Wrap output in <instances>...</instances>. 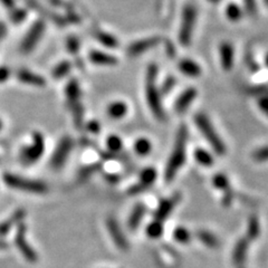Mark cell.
I'll use <instances>...</instances> for the list:
<instances>
[{
  "label": "cell",
  "instance_id": "8992f818",
  "mask_svg": "<svg viewBox=\"0 0 268 268\" xmlns=\"http://www.w3.org/2000/svg\"><path fill=\"white\" fill-rule=\"evenodd\" d=\"M46 145L45 137L40 132H34L30 144L24 146L20 151V162L25 165H31L42 158Z\"/></svg>",
  "mask_w": 268,
  "mask_h": 268
},
{
  "label": "cell",
  "instance_id": "603a6c76",
  "mask_svg": "<svg viewBox=\"0 0 268 268\" xmlns=\"http://www.w3.org/2000/svg\"><path fill=\"white\" fill-rule=\"evenodd\" d=\"M197 238L199 239V241L202 245H204L205 247L208 248H217L219 246V239L218 237L212 234L211 231L209 230H204V229H201V230H198L197 231Z\"/></svg>",
  "mask_w": 268,
  "mask_h": 268
},
{
  "label": "cell",
  "instance_id": "74e56055",
  "mask_svg": "<svg viewBox=\"0 0 268 268\" xmlns=\"http://www.w3.org/2000/svg\"><path fill=\"white\" fill-rule=\"evenodd\" d=\"M267 156H268V152H267L266 145L255 150V152L253 153V158L255 161H257V162H265V161L267 160Z\"/></svg>",
  "mask_w": 268,
  "mask_h": 268
},
{
  "label": "cell",
  "instance_id": "e575fe53",
  "mask_svg": "<svg viewBox=\"0 0 268 268\" xmlns=\"http://www.w3.org/2000/svg\"><path fill=\"white\" fill-rule=\"evenodd\" d=\"M123 142L118 135H110L106 138V147L111 153H119L122 150Z\"/></svg>",
  "mask_w": 268,
  "mask_h": 268
},
{
  "label": "cell",
  "instance_id": "4316f807",
  "mask_svg": "<svg viewBox=\"0 0 268 268\" xmlns=\"http://www.w3.org/2000/svg\"><path fill=\"white\" fill-rule=\"evenodd\" d=\"M194 156L197 162H198L200 165H202V167L209 168L214 163L213 155L210 153L209 151L202 149V147H198V149H196L194 152Z\"/></svg>",
  "mask_w": 268,
  "mask_h": 268
},
{
  "label": "cell",
  "instance_id": "3957f363",
  "mask_svg": "<svg viewBox=\"0 0 268 268\" xmlns=\"http://www.w3.org/2000/svg\"><path fill=\"white\" fill-rule=\"evenodd\" d=\"M194 122L196 127L199 129L200 133L202 134V136L208 141L210 146L212 147V150L218 155H225L227 151L225 142L219 136L218 132L213 128L211 121L209 120L208 116L204 113H197L194 118Z\"/></svg>",
  "mask_w": 268,
  "mask_h": 268
},
{
  "label": "cell",
  "instance_id": "c3c4849f",
  "mask_svg": "<svg viewBox=\"0 0 268 268\" xmlns=\"http://www.w3.org/2000/svg\"><path fill=\"white\" fill-rule=\"evenodd\" d=\"M208 1H209V2H211V3H213V4H217V3L220 2L221 0H208Z\"/></svg>",
  "mask_w": 268,
  "mask_h": 268
},
{
  "label": "cell",
  "instance_id": "52a82bcc",
  "mask_svg": "<svg viewBox=\"0 0 268 268\" xmlns=\"http://www.w3.org/2000/svg\"><path fill=\"white\" fill-rule=\"evenodd\" d=\"M73 147L74 140L70 136L65 135L61 138L53 152L51 161H49V164H51L53 170H60L64 167Z\"/></svg>",
  "mask_w": 268,
  "mask_h": 268
},
{
  "label": "cell",
  "instance_id": "f546056e",
  "mask_svg": "<svg viewBox=\"0 0 268 268\" xmlns=\"http://www.w3.org/2000/svg\"><path fill=\"white\" fill-rule=\"evenodd\" d=\"M261 234V223H259V220L257 216H250L248 219V223H247V238L249 241L250 240H255L257 237Z\"/></svg>",
  "mask_w": 268,
  "mask_h": 268
},
{
  "label": "cell",
  "instance_id": "bcb514c9",
  "mask_svg": "<svg viewBox=\"0 0 268 268\" xmlns=\"http://www.w3.org/2000/svg\"><path fill=\"white\" fill-rule=\"evenodd\" d=\"M25 16H26V11H24V10H17L16 15L13 16V19H15L16 22H20L21 20H24Z\"/></svg>",
  "mask_w": 268,
  "mask_h": 268
},
{
  "label": "cell",
  "instance_id": "d6a6232c",
  "mask_svg": "<svg viewBox=\"0 0 268 268\" xmlns=\"http://www.w3.org/2000/svg\"><path fill=\"white\" fill-rule=\"evenodd\" d=\"M212 185L216 189L220 191H226L230 188L229 179L226 176L225 173H217L212 177Z\"/></svg>",
  "mask_w": 268,
  "mask_h": 268
},
{
  "label": "cell",
  "instance_id": "ffe728a7",
  "mask_svg": "<svg viewBox=\"0 0 268 268\" xmlns=\"http://www.w3.org/2000/svg\"><path fill=\"white\" fill-rule=\"evenodd\" d=\"M65 96L67 100V105L69 107L79 103L80 96H82V91H80V86L77 79L71 78L67 83L65 87Z\"/></svg>",
  "mask_w": 268,
  "mask_h": 268
},
{
  "label": "cell",
  "instance_id": "cb8c5ba5",
  "mask_svg": "<svg viewBox=\"0 0 268 268\" xmlns=\"http://www.w3.org/2000/svg\"><path fill=\"white\" fill-rule=\"evenodd\" d=\"M94 36H95L97 42L100 44H102L103 46H105L107 48H111V49H114V48L119 47L118 38H116L115 36H113L112 34L107 33V31L97 30V31H95Z\"/></svg>",
  "mask_w": 268,
  "mask_h": 268
},
{
  "label": "cell",
  "instance_id": "8fae6325",
  "mask_svg": "<svg viewBox=\"0 0 268 268\" xmlns=\"http://www.w3.org/2000/svg\"><path fill=\"white\" fill-rule=\"evenodd\" d=\"M161 43V38L159 36H152V37H146L135 40L129 45L128 47V55L130 57H137L142 54L150 51V49L158 46Z\"/></svg>",
  "mask_w": 268,
  "mask_h": 268
},
{
  "label": "cell",
  "instance_id": "5bb4252c",
  "mask_svg": "<svg viewBox=\"0 0 268 268\" xmlns=\"http://www.w3.org/2000/svg\"><path fill=\"white\" fill-rule=\"evenodd\" d=\"M198 96V91L195 87H188L183 91L174 102V111L179 114L185 113Z\"/></svg>",
  "mask_w": 268,
  "mask_h": 268
},
{
  "label": "cell",
  "instance_id": "1f68e13d",
  "mask_svg": "<svg viewBox=\"0 0 268 268\" xmlns=\"http://www.w3.org/2000/svg\"><path fill=\"white\" fill-rule=\"evenodd\" d=\"M173 239L179 244L187 245L191 241V232L186 227L179 226L173 230Z\"/></svg>",
  "mask_w": 268,
  "mask_h": 268
},
{
  "label": "cell",
  "instance_id": "9a60e30c",
  "mask_svg": "<svg viewBox=\"0 0 268 268\" xmlns=\"http://www.w3.org/2000/svg\"><path fill=\"white\" fill-rule=\"evenodd\" d=\"M88 60L93 65L96 66L112 67L119 64V60L114 55L98 51V49H92V51L88 53Z\"/></svg>",
  "mask_w": 268,
  "mask_h": 268
},
{
  "label": "cell",
  "instance_id": "ba28073f",
  "mask_svg": "<svg viewBox=\"0 0 268 268\" xmlns=\"http://www.w3.org/2000/svg\"><path fill=\"white\" fill-rule=\"evenodd\" d=\"M15 245L19 250L20 254L24 256L28 263H36L38 261V255L35 252V249L31 247L27 239V227L24 222H20L17 226L16 234H15Z\"/></svg>",
  "mask_w": 268,
  "mask_h": 268
},
{
  "label": "cell",
  "instance_id": "8d00e7d4",
  "mask_svg": "<svg viewBox=\"0 0 268 268\" xmlns=\"http://www.w3.org/2000/svg\"><path fill=\"white\" fill-rule=\"evenodd\" d=\"M176 84H177L176 77H174V76H172V75L168 76V77L163 80L162 85L160 86L159 91H160L161 95H167V94L171 93L173 87L176 86Z\"/></svg>",
  "mask_w": 268,
  "mask_h": 268
},
{
  "label": "cell",
  "instance_id": "83f0119b",
  "mask_svg": "<svg viewBox=\"0 0 268 268\" xmlns=\"http://www.w3.org/2000/svg\"><path fill=\"white\" fill-rule=\"evenodd\" d=\"M152 143L146 137H138L133 144V149L135 153L140 156H146L151 153L152 151Z\"/></svg>",
  "mask_w": 268,
  "mask_h": 268
},
{
  "label": "cell",
  "instance_id": "277c9868",
  "mask_svg": "<svg viewBox=\"0 0 268 268\" xmlns=\"http://www.w3.org/2000/svg\"><path fill=\"white\" fill-rule=\"evenodd\" d=\"M3 181L8 187H10L11 189L29 192V194L43 195L48 191V187L45 182L24 178L21 176H18V174L4 173Z\"/></svg>",
  "mask_w": 268,
  "mask_h": 268
},
{
  "label": "cell",
  "instance_id": "e0dca14e",
  "mask_svg": "<svg viewBox=\"0 0 268 268\" xmlns=\"http://www.w3.org/2000/svg\"><path fill=\"white\" fill-rule=\"evenodd\" d=\"M17 78L19 82L30 85V86L44 87L46 85V79L42 75L33 73L29 69H20L17 71Z\"/></svg>",
  "mask_w": 268,
  "mask_h": 268
},
{
  "label": "cell",
  "instance_id": "6da1fadb",
  "mask_svg": "<svg viewBox=\"0 0 268 268\" xmlns=\"http://www.w3.org/2000/svg\"><path fill=\"white\" fill-rule=\"evenodd\" d=\"M189 137V131L185 124H181L178 129L176 142L172 150V153L165 165L164 171V180L165 182H171L176 178L177 173L179 172L183 164L186 162V151H187V142Z\"/></svg>",
  "mask_w": 268,
  "mask_h": 268
},
{
  "label": "cell",
  "instance_id": "7dc6e473",
  "mask_svg": "<svg viewBox=\"0 0 268 268\" xmlns=\"http://www.w3.org/2000/svg\"><path fill=\"white\" fill-rule=\"evenodd\" d=\"M8 243H6L2 238H0V249H6L8 248Z\"/></svg>",
  "mask_w": 268,
  "mask_h": 268
},
{
  "label": "cell",
  "instance_id": "7a4b0ae2",
  "mask_svg": "<svg viewBox=\"0 0 268 268\" xmlns=\"http://www.w3.org/2000/svg\"><path fill=\"white\" fill-rule=\"evenodd\" d=\"M158 66L150 64L147 66L145 75V97L146 103L152 114L159 121L165 120V112L161 101V94L158 85H156V76H158Z\"/></svg>",
  "mask_w": 268,
  "mask_h": 268
},
{
  "label": "cell",
  "instance_id": "d4e9b609",
  "mask_svg": "<svg viewBox=\"0 0 268 268\" xmlns=\"http://www.w3.org/2000/svg\"><path fill=\"white\" fill-rule=\"evenodd\" d=\"M156 178H158V172H156V170L153 167H147L143 169L140 172V176H138V183H141L143 187L149 189V188L155 182Z\"/></svg>",
  "mask_w": 268,
  "mask_h": 268
},
{
  "label": "cell",
  "instance_id": "7c38bea8",
  "mask_svg": "<svg viewBox=\"0 0 268 268\" xmlns=\"http://www.w3.org/2000/svg\"><path fill=\"white\" fill-rule=\"evenodd\" d=\"M181 200V195L179 192L173 194L169 198H164L159 202L158 207H156L154 211V219L159 221H164L165 219L169 218L170 214L172 213V211L176 208V205L180 202Z\"/></svg>",
  "mask_w": 268,
  "mask_h": 268
},
{
  "label": "cell",
  "instance_id": "d6986e66",
  "mask_svg": "<svg viewBox=\"0 0 268 268\" xmlns=\"http://www.w3.org/2000/svg\"><path fill=\"white\" fill-rule=\"evenodd\" d=\"M25 216H26L25 210L18 209L8 219L3 220L2 222H0V238H2V237L6 236L13 227L18 226L20 222H22Z\"/></svg>",
  "mask_w": 268,
  "mask_h": 268
},
{
  "label": "cell",
  "instance_id": "f1b7e54d",
  "mask_svg": "<svg viewBox=\"0 0 268 268\" xmlns=\"http://www.w3.org/2000/svg\"><path fill=\"white\" fill-rule=\"evenodd\" d=\"M163 231H164L163 222L155 220V219L153 221H151L145 228V234L151 239H159L160 237H162Z\"/></svg>",
  "mask_w": 268,
  "mask_h": 268
},
{
  "label": "cell",
  "instance_id": "60d3db41",
  "mask_svg": "<svg viewBox=\"0 0 268 268\" xmlns=\"http://www.w3.org/2000/svg\"><path fill=\"white\" fill-rule=\"evenodd\" d=\"M234 199H235V194H234V190H232L231 188L227 189L226 191H223V197H222L221 202L223 205H225V207H229V205H231Z\"/></svg>",
  "mask_w": 268,
  "mask_h": 268
},
{
  "label": "cell",
  "instance_id": "ac0fdd59",
  "mask_svg": "<svg viewBox=\"0 0 268 268\" xmlns=\"http://www.w3.org/2000/svg\"><path fill=\"white\" fill-rule=\"evenodd\" d=\"M178 68L183 75L191 78L199 77V76L202 74L201 66L196 61L191 60V58H182V60L179 62Z\"/></svg>",
  "mask_w": 268,
  "mask_h": 268
},
{
  "label": "cell",
  "instance_id": "681fc988",
  "mask_svg": "<svg viewBox=\"0 0 268 268\" xmlns=\"http://www.w3.org/2000/svg\"><path fill=\"white\" fill-rule=\"evenodd\" d=\"M2 125H3V124H2V121H1V120H0V130H1V129H2Z\"/></svg>",
  "mask_w": 268,
  "mask_h": 268
},
{
  "label": "cell",
  "instance_id": "30bf717a",
  "mask_svg": "<svg viewBox=\"0 0 268 268\" xmlns=\"http://www.w3.org/2000/svg\"><path fill=\"white\" fill-rule=\"evenodd\" d=\"M106 228L109 230V234L113 240L114 245L122 252H128L130 249V243L127 238V236L123 234L122 229L119 225V222L113 217L106 219Z\"/></svg>",
  "mask_w": 268,
  "mask_h": 268
},
{
  "label": "cell",
  "instance_id": "4fadbf2b",
  "mask_svg": "<svg viewBox=\"0 0 268 268\" xmlns=\"http://www.w3.org/2000/svg\"><path fill=\"white\" fill-rule=\"evenodd\" d=\"M219 60L221 68L226 71L232 69L235 64V47L230 42H222L219 46Z\"/></svg>",
  "mask_w": 268,
  "mask_h": 268
},
{
  "label": "cell",
  "instance_id": "ab89813d",
  "mask_svg": "<svg viewBox=\"0 0 268 268\" xmlns=\"http://www.w3.org/2000/svg\"><path fill=\"white\" fill-rule=\"evenodd\" d=\"M100 168H101V165H100V164H93V165H88V167L84 168L83 170H80V171H79V176H78V178H79V179H86V178H88L89 176H91V174H92L93 172L97 171V170L100 169Z\"/></svg>",
  "mask_w": 268,
  "mask_h": 268
},
{
  "label": "cell",
  "instance_id": "5b68a950",
  "mask_svg": "<svg viewBox=\"0 0 268 268\" xmlns=\"http://www.w3.org/2000/svg\"><path fill=\"white\" fill-rule=\"evenodd\" d=\"M198 17V11L194 3H187L182 11V18L180 29L178 33L179 43L183 47H189L192 42V36H194L195 26Z\"/></svg>",
  "mask_w": 268,
  "mask_h": 268
},
{
  "label": "cell",
  "instance_id": "b9f144b4",
  "mask_svg": "<svg viewBox=\"0 0 268 268\" xmlns=\"http://www.w3.org/2000/svg\"><path fill=\"white\" fill-rule=\"evenodd\" d=\"M86 130L92 134H98L101 132V124L98 121H89V122L86 124Z\"/></svg>",
  "mask_w": 268,
  "mask_h": 268
},
{
  "label": "cell",
  "instance_id": "ee69618b",
  "mask_svg": "<svg viewBox=\"0 0 268 268\" xmlns=\"http://www.w3.org/2000/svg\"><path fill=\"white\" fill-rule=\"evenodd\" d=\"M10 76V69L8 67H0V83L6 82Z\"/></svg>",
  "mask_w": 268,
  "mask_h": 268
},
{
  "label": "cell",
  "instance_id": "9c48e42d",
  "mask_svg": "<svg viewBox=\"0 0 268 268\" xmlns=\"http://www.w3.org/2000/svg\"><path fill=\"white\" fill-rule=\"evenodd\" d=\"M45 31V24L43 20L35 21L28 30V33L26 34L25 38L22 39L21 43V51L25 54L29 53L37 46L39 40L42 39L43 34Z\"/></svg>",
  "mask_w": 268,
  "mask_h": 268
},
{
  "label": "cell",
  "instance_id": "d590c367",
  "mask_svg": "<svg viewBox=\"0 0 268 268\" xmlns=\"http://www.w3.org/2000/svg\"><path fill=\"white\" fill-rule=\"evenodd\" d=\"M66 48L70 55L77 56L80 49V42L78 37H76L75 35H70L66 40Z\"/></svg>",
  "mask_w": 268,
  "mask_h": 268
},
{
  "label": "cell",
  "instance_id": "44dd1931",
  "mask_svg": "<svg viewBox=\"0 0 268 268\" xmlns=\"http://www.w3.org/2000/svg\"><path fill=\"white\" fill-rule=\"evenodd\" d=\"M146 213V205L142 202H137L132 209L131 214H130L128 226L131 230H135L141 225L142 219L144 218Z\"/></svg>",
  "mask_w": 268,
  "mask_h": 268
},
{
  "label": "cell",
  "instance_id": "f35d334b",
  "mask_svg": "<svg viewBox=\"0 0 268 268\" xmlns=\"http://www.w3.org/2000/svg\"><path fill=\"white\" fill-rule=\"evenodd\" d=\"M245 10L249 16H256L257 13V2L256 0H244Z\"/></svg>",
  "mask_w": 268,
  "mask_h": 268
},
{
  "label": "cell",
  "instance_id": "4dcf8cb0",
  "mask_svg": "<svg viewBox=\"0 0 268 268\" xmlns=\"http://www.w3.org/2000/svg\"><path fill=\"white\" fill-rule=\"evenodd\" d=\"M71 63L68 61H62L58 63V64L54 67L52 70V76L53 78L55 79H62L66 77L67 75L69 74V71L71 69Z\"/></svg>",
  "mask_w": 268,
  "mask_h": 268
},
{
  "label": "cell",
  "instance_id": "836d02e7",
  "mask_svg": "<svg viewBox=\"0 0 268 268\" xmlns=\"http://www.w3.org/2000/svg\"><path fill=\"white\" fill-rule=\"evenodd\" d=\"M71 113H73L74 123L77 129H82L84 124V109L80 103H77L73 106H70Z\"/></svg>",
  "mask_w": 268,
  "mask_h": 268
},
{
  "label": "cell",
  "instance_id": "f6af8a7d",
  "mask_svg": "<svg viewBox=\"0 0 268 268\" xmlns=\"http://www.w3.org/2000/svg\"><path fill=\"white\" fill-rule=\"evenodd\" d=\"M104 178L106 181H109L110 183H118L120 181V177L115 173H105Z\"/></svg>",
  "mask_w": 268,
  "mask_h": 268
},
{
  "label": "cell",
  "instance_id": "484cf974",
  "mask_svg": "<svg viewBox=\"0 0 268 268\" xmlns=\"http://www.w3.org/2000/svg\"><path fill=\"white\" fill-rule=\"evenodd\" d=\"M226 17L227 19L231 22H238L243 19L244 16V9L241 8L238 3L236 2H229L226 6Z\"/></svg>",
  "mask_w": 268,
  "mask_h": 268
},
{
  "label": "cell",
  "instance_id": "7bdbcfd3",
  "mask_svg": "<svg viewBox=\"0 0 268 268\" xmlns=\"http://www.w3.org/2000/svg\"><path fill=\"white\" fill-rule=\"evenodd\" d=\"M258 106L261 111L264 114L267 113V107H268V98L267 96L264 94V95H261L258 98Z\"/></svg>",
  "mask_w": 268,
  "mask_h": 268
},
{
  "label": "cell",
  "instance_id": "2e32d148",
  "mask_svg": "<svg viewBox=\"0 0 268 268\" xmlns=\"http://www.w3.org/2000/svg\"><path fill=\"white\" fill-rule=\"evenodd\" d=\"M249 247V240L246 238H240L237 241L234 250H232V262L238 268H243L247 257V252Z\"/></svg>",
  "mask_w": 268,
  "mask_h": 268
},
{
  "label": "cell",
  "instance_id": "7402d4cb",
  "mask_svg": "<svg viewBox=\"0 0 268 268\" xmlns=\"http://www.w3.org/2000/svg\"><path fill=\"white\" fill-rule=\"evenodd\" d=\"M129 112V106L123 101H114L107 106V114L113 120H122Z\"/></svg>",
  "mask_w": 268,
  "mask_h": 268
}]
</instances>
